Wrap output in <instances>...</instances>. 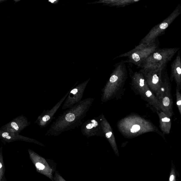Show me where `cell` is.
<instances>
[{
	"mask_svg": "<svg viewBox=\"0 0 181 181\" xmlns=\"http://www.w3.org/2000/svg\"><path fill=\"white\" fill-rule=\"evenodd\" d=\"M81 132L83 135L87 138L94 136H104L102 130L100 115L90 119L83 123Z\"/></svg>",
	"mask_w": 181,
	"mask_h": 181,
	"instance_id": "30bf717a",
	"label": "cell"
},
{
	"mask_svg": "<svg viewBox=\"0 0 181 181\" xmlns=\"http://www.w3.org/2000/svg\"><path fill=\"white\" fill-rule=\"evenodd\" d=\"M126 63L125 61L121 60L115 65L110 77L102 90V103L106 102L114 98L124 85L128 78Z\"/></svg>",
	"mask_w": 181,
	"mask_h": 181,
	"instance_id": "3957f363",
	"label": "cell"
},
{
	"mask_svg": "<svg viewBox=\"0 0 181 181\" xmlns=\"http://www.w3.org/2000/svg\"><path fill=\"white\" fill-rule=\"evenodd\" d=\"M6 138L7 139H11V136H7Z\"/></svg>",
	"mask_w": 181,
	"mask_h": 181,
	"instance_id": "484cf974",
	"label": "cell"
},
{
	"mask_svg": "<svg viewBox=\"0 0 181 181\" xmlns=\"http://www.w3.org/2000/svg\"><path fill=\"white\" fill-rule=\"evenodd\" d=\"M70 90L52 109L44 111L42 114L38 117V123L41 128H46L51 122L53 118L54 115L66 99Z\"/></svg>",
	"mask_w": 181,
	"mask_h": 181,
	"instance_id": "7c38bea8",
	"label": "cell"
},
{
	"mask_svg": "<svg viewBox=\"0 0 181 181\" xmlns=\"http://www.w3.org/2000/svg\"><path fill=\"white\" fill-rule=\"evenodd\" d=\"M1 181H7L6 180H5V178H4L3 180Z\"/></svg>",
	"mask_w": 181,
	"mask_h": 181,
	"instance_id": "4316f807",
	"label": "cell"
},
{
	"mask_svg": "<svg viewBox=\"0 0 181 181\" xmlns=\"http://www.w3.org/2000/svg\"><path fill=\"white\" fill-rule=\"evenodd\" d=\"M53 181H66L62 177L58 172L55 173L53 177Z\"/></svg>",
	"mask_w": 181,
	"mask_h": 181,
	"instance_id": "44dd1931",
	"label": "cell"
},
{
	"mask_svg": "<svg viewBox=\"0 0 181 181\" xmlns=\"http://www.w3.org/2000/svg\"><path fill=\"white\" fill-rule=\"evenodd\" d=\"M171 76L170 80H175L177 87L181 89V62L180 52L179 50L176 58L171 63Z\"/></svg>",
	"mask_w": 181,
	"mask_h": 181,
	"instance_id": "9a60e30c",
	"label": "cell"
},
{
	"mask_svg": "<svg viewBox=\"0 0 181 181\" xmlns=\"http://www.w3.org/2000/svg\"><path fill=\"white\" fill-rule=\"evenodd\" d=\"M175 180V177L174 174H171V176L169 178V181H173Z\"/></svg>",
	"mask_w": 181,
	"mask_h": 181,
	"instance_id": "cb8c5ba5",
	"label": "cell"
},
{
	"mask_svg": "<svg viewBox=\"0 0 181 181\" xmlns=\"http://www.w3.org/2000/svg\"><path fill=\"white\" fill-rule=\"evenodd\" d=\"M140 1V0H101L92 3H102L104 5L110 7H124Z\"/></svg>",
	"mask_w": 181,
	"mask_h": 181,
	"instance_id": "2e32d148",
	"label": "cell"
},
{
	"mask_svg": "<svg viewBox=\"0 0 181 181\" xmlns=\"http://www.w3.org/2000/svg\"><path fill=\"white\" fill-rule=\"evenodd\" d=\"M5 171V167L4 162L3 155L1 151H0V181L2 180Z\"/></svg>",
	"mask_w": 181,
	"mask_h": 181,
	"instance_id": "d6986e66",
	"label": "cell"
},
{
	"mask_svg": "<svg viewBox=\"0 0 181 181\" xmlns=\"http://www.w3.org/2000/svg\"><path fill=\"white\" fill-rule=\"evenodd\" d=\"M11 126L13 128L15 129V130H17L19 129V128L18 125L15 122H13L11 123Z\"/></svg>",
	"mask_w": 181,
	"mask_h": 181,
	"instance_id": "7402d4cb",
	"label": "cell"
},
{
	"mask_svg": "<svg viewBox=\"0 0 181 181\" xmlns=\"http://www.w3.org/2000/svg\"><path fill=\"white\" fill-rule=\"evenodd\" d=\"M140 95L144 98V99L147 101L148 103L151 104V105L155 108L157 111H161L158 100L149 88L144 90L142 93L140 94Z\"/></svg>",
	"mask_w": 181,
	"mask_h": 181,
	"instance_id": "ac0fdd59",
	"label": "cell"
},
{
	"mask_svg": "<svg viewBox=\"0 0 181 181\" xmlns=\"http://www.w3.org/2000/svg\"><path fill=\"white\" fill-rule=\"evenodd\" d=\"M159 118L160 128L163 134H168L170 132L172 122L170 117L162 111H157Z\"/></svg>",
	"mask_w": 181,
	"mask_h": 181,
	"instance_id": "e0dca14e",
	"label": "cell"
},
{
	"mask_svg": "<svg viewBox=\"0 0 181 181\" xmlns=\"http://www.w3.org/2000/svg\"><path fill=\"white\" fill-rule=\"evenodd\" d=\"M28 152L30 159L35 166L37 172L53 181V169L46 159L32 150H29Z\"/></svg>",
	"mask_w": 181,
	"mask_h": 181,
	"instance_id": "8fae6325",
	"label": "cell"
},
{
	"mask_svg": "<svg viewBox=\"0 0 181 181\" xmlns=\"http://www.w3.org/2000/svg\"><path fill=\"white\" fill-rule=\"evenodd\" d=\"M128 69L131 78L132 85L140 95L144 90L149 88L147 82L141 71L134 72L130 67Z\"/></svg>",
	"mask_w": 181,
	"mask_h": 181,
	"instance_id": "4fadbf2b",
	"label": "cell"
},
{
	"mask_svg": "<svg viewBox=\"0 0 181 181\" xmlns=\"http://www.w3.org/2000/svg\"><path fill=\"white\" fill-rule=\"evenodd\" d=\"M9 134L7 132H4L2 134L3 137L4 138H6L7 136H9Z\"/></svg>",
	"mask_w": 181,
	"mask_h": 181,
	"instance_id": "d4e9b609",
	"label": "cell"
},
{
	"mask_svg": "<svg viewBox=\"0 0 181 181\" xmlns=\"http://www.w3.org/2000/svg\"><path fill=\"white\" fill-rule=\"evenodd\" d=\"M159 48V40L157 38L148 45L139 44L131 50L119 55L114 59L127 57L128 58L125 61V63L134 64L140 68L146 59Z\"/></svg>",
	"mask_w": 181,
	"mask_h": 181,
	"instance_id": "277c9868",
	"label": "cell"
},
{
	"mask_svg": "<svg viewBox=\"0 0 181 181\" xmlns=\"http://www.w3.org/2000/svg\"><path fill=\"white\" fill-rule=\"evenodd\" d=\"M90 79L71 88L69 95L65 99L62 108V110L68 109L76 105L82 101L85 90Z\"/></svg>",
	"mask_w": 181,
	"mask_h": 181,
	"instance_id": "9c48e42d",
	"label": "cell"
},
{
	"mask_svg": "<svg viewBox=\"0 0 181 181\" xmlns=\"http://www.w3.org/2000/svg\"><path fill=\"white\" fill-rule=\"evenodd\" d=\"M100 115L102 130L104 136H105L106 138L114 151L117 152L118 151L116 140L111 125L106 119L103 113Z\"/></svg>",
	"mask_w": 181,
	"mask_h": 181,
	"instance_id": "5bb4252c",
	"label": "cell"
},
{
	"mask_svg": "<svg viewBox=\"0 0 181 181\" xmlns=\"http://www.w3.org/2000/svg\"><path fill=\"white\" fill-rule=\"evenodd\" d=\"M93 101V98H87L67 109L52 123L45 136H59L82 125Z\"/></svg>",
	"mask_w": 181,
	"mask_h": 181,
	"instance_id": "6da1fadb",
	"label": "cell"
},
{
	"mask_svg": "<svg viewBox=\"0 0 181 181\" xmlns=\"http://www.w3.org/2000/svg\"><path fill=\"white\" fill-rule=\"evenodd\" d=\"M180 49V47L159 48L146 59L140 68L167 67V64Z\"/></svg>",
	"mask_w": 181,
	"mask_h": 181,
	"instance_id": "5b68a950",
	"label": "cell"
},
{
	"mask_svg": "<svg viewBox=\"0 0 181 181\" xmlns=\"http://www.w3.org/2000/svg\"><path fill=\"white\" fill-rule=\"evenodd\" d=\"M167 67H154L140 70L143 74L148 87L155 94L162 85L163 73Z\"/></svg>",
	"mask_w": 181,
	"mask_h": 181,
	"instance_id": "ba28073f",
	"label": "cell"
},
{
	"mask_svg": "<svg viewBox=\"0 0 181 181\" xmlns=\"http://www.w3.org/2000/svg\"><path fill=\"white\" fill-rule=\"evenodd\" d=\"M181 13V5L179 4L168 17L150 30L147 35L141 40L139 44L148 45L158 38L159 36L164 34L167 28Z\"/></svg>",
	"mask_w": 181,
	"mask_h": 181,
	"instance_id": "52a82bcc",
	"label": "cell"
},
{
	"mask_svg": "<svg viewBox=\"0 0 181 181\" xmlns=\"http://www.w3.org/2000/svg\"><path fill=\"white\" fill-rule=\"evenodd\" d=\"M171 92V84L166 69L163 74L162 85L155 96L159 102L161 111L170 117L174 115Z\"/></svg>",
	"mask_w": 181,
	"mask_h": 181,
	"instance_id": "8992f818",
	"label": "cell"
},
{
	"mask_svg": "<svg viewBox=\"0 0 181 181\" xmlns=\"http://www.w3.org/2000/svg\"><path fill=\"white\" fill-rule=\"evenodd\" d=\"M180 88L177 87L176 96L177 98V105L178 107L179 112L181 115V95L180 93Z\"/></svg>",
	"mask_w": 181,
	"mask_h": 181,
	"instance_id": "ffe728a7",
	"label": "cell"
},
{
	"mask_svg": "<svg viewBox=\"0 0 181 181\" xmlns=\"http://www.w3.org/2000/svg\"><path fill=\"white\" fill-rule=\"evenodd\" d=\"M119 131L127 138H134L146 133L158 132L149 120L137 115H131L121 119L117 124Z\"/></svg>",
	"mask_w": 181,
	"mask_h": 181,
	"instance_id": "7a4b0ae2",
	"label": "cell"
},
{
	"mask_svg": "<svg viewBox=\"0 0 181 181\" xmlns=\"http://www.w3.org/2000/svg\"><path fill=\"white\" fill-rule=\"evenodd\" d=\"M48 1L51 4H56L58 3L59 0H49Z\"/></svg>",
	"mask_w": 181,
	"mask_h": 181,
	"instance_id": "603a6c76",
	"label": "cell"
}]
</instances>
